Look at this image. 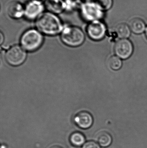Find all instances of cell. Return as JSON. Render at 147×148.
I'll return each mask as SVG.
<instances>
[{"instance_id": "cb8c5ba5", "label": "cell", "mask_w": 147, "mask_h": 148, "mask_svg": "<svg viewBox=\"0 0 147 148\" xmlns=\"http://www.w3.org/2000/svg\"><path fill=\"white\" fill-rule=\"evenodd\" d=\"M145 31H146V36L147 38V26L146 28V30H145Z\"/></svg>"}, {"instance_id": "d6986e66", "label": "cell", "mask_w": 147, "mask_h": 148, "mask_svg": "<svg viewBox=\"0 0 147 148\" xmlns=\"http://www.w3.org/2000/svg\"><path fill=\"white\" fill-rule=\"evenodd\" d=\"M83 148H101V147L100 145L97 143L90 141L85 143L83 146Z\"/></svg>"}, {"instance_id": "8992f818", "label": "cell", "mask_w": 147, "mask_h": 148, "mask_svg": "<svg viewBox=\"0 0 147 148\" xmlns=\"http://www.w3.org/2000/svg\"><path fill=\"white\" fill-rule=\"evenodd\" d=\"M45 7L43 2L37 0L28 1L25 5V15L26 19L29 21L37 20L44 13Z\"/></svg>"}, {"instance_id": "5bb4252c", "label": "cell", "mask_w": 147, "mask_h": 148, "mask_svg": "<svg viewBox=\"0 0 147 148\" xmlns=\"http://www.w3.org/2000/svg\"><path fill=\"white\" fill-rule=\"evenodd\" d=\"M131 31L129 26L126 23H120L115 28V32L117 36L122 39L128 38L131 34Z\"/></svg>"}, {"instance_id": "6da1fadb", "label": "cell", "mask_w": 147, "mask_h": 148, "mask_svg": "<svg viewBox=\"0 0 147 148\" xmlns=\"http://www.w3.org/2000/svg\"><path fill=\"white\" fill-rule=\"evenodd\" d=\"M35 26L41 34L48 36H55L61 33L64 29L63 23L57 14L44 12L35 21Z\"/></svg>"}, {"instance_id": "e0dca14e", "label": "cell", "mask_w": 147, "mask_h": 148, "mask_svg": "<svg viewBox=\"0 0 147 148\" xmlns=\"http://www.w3.org/2000/svg\"><path fill=\"white\" fill-rule=\"evenodd\" d=\"M66 10L68 11H73L80 9L82 3L79 0H65Z\"/></svg>"}, {"instance_id": "44dd1931", "label": "cell", "mask_w": 147, "mask_h": 148, "mask_svg": "<svg viewBox=\"0 0 147 148\" xmlns=\"http://www.w3.org/2000/svg\"><path fill=\"white\" fill-rule=\"evenodd\" d=\"M50 148H62L60 147H58V146H54V147H51Z\"/></svg>"}, {"instance_id": "4fadbf2b", "label": "cell", "mask_w": 147, "mask_h": 148, "mask_svg": "<svg viewBox=\"0 0 147 148\" xmlns=\"http://www.w3.org/2000/svg\"><path fill=\"white\" fill-rule=\"evenodd\" d=\"M96 140L100 146L103 147H107L112 143V138L108 133L102 131L97 136Z\"/></svg>"}, {"instance_id": "603a6c76", "label": "cell", "mask_w": 147, "mask_h": 148, "mask_svg": "<svg viewBox=\"0 0 147 148\" xmlns=\"http://www.w3.org/2000/svg\"><path fill=\"white\" fill-rule=\"evenodd\" d=\"M27 1H31V0H27ZM37 1H42L43 2L45 1V0H37Z\"/></svg>"}, {"instance_id": "7c38bea8", "label": "cell", "mask_w": 147, "mask_h": 148, "mask_svg": "<svg viewBox=\"0 0 147 148\" xmlns=\"http://www.w3.org/2000/svg\"><path fill=\"white\" fill-rule=\"evenodd\" d=\"M129 26L131 31L137 34L143 33L146 28L145 22L142 19L138 18H133L131 20Z\"/></svg>"}, {"instance_id": "5b68a950", "label": "cell", "mask_w": 147, "mask_h": 148, "mask_svg": "<svg viewBox=\"0 0 147 148\" xmlns=\"http://www.w3.org/2000/svg\"><path fill=\"white\" fill-rule=\"evenodd\" d=\"M26 53L25 49L18 45H14L10 47L5 54L6 61L12 66H19L25 62Z\"/></svg>"}, {"instance_id": "52a82bcc", "label": "cell", "mask_w": 147, "mask_h": 148, "mask_svg": "<svg viewBox=\"0 0 147 148\" xmlns=\"http://www.w3.org/2000/svg\"><path fill=\"white\" fill-rule=\"evenodd\" d=\"M107 30L105 23L100 20L89 23L86 29L88 36L95 41L102 40L106 35Z\"/></svg>"}, {"instance_id": "9a60e30c", "label": "cell", "mask_w": 147, "mask_h": 148, "mask_svg": "<svg viewBox=\"0 0 147 148\" xmlns=\"http://www.w3.org/2000/svg\"><path fill=\"white\" fill-rule=\"evenodd\" d=\"M70 140L71 143L74 146L79 147L84 145L85 139L83 135L79 132H75L70 136Z\"/></svg>"}, {"instance_id": "ba28073f", "label": "cell", "mask_w": 147, "mask_h": 148, "mask_svg": "<svg viewBox=\"0 0 147 148\" xmlns=\"http://www.w3.org/2000/svg\"><path fill=\"white\" fill-rule=\"evenodd\" d=\"M114 52L119 58L123 60L128 59L133 52V43L128 39H121L115 45Z\"/></svg>"}, {"instance_id": "2e32d148", "label": "cell", "mask_w": 147, "mask_h": 148, "mask_svg": "<svg viewBox=\"0 0 147 148\" xmlns=\"http://www.w3.org/2000/svg\"><path fill=\"white\" fill-rule=\"evenodd\" d=\"M108 65L111 69L119 70L122 66V62L118 56H112L109 59Z\"/></svg>"}, {"instance_id": "7a4b0ae2", "label": "cell", "mask_w": 147, "mask_h": 148, "mask_svg": "<svg viewBox=\"0 0 147 148\" xmlns=\"http://www.w3.org/2000/svg\"><path fill=\"white\" fill-rule=\"evenodd\" d=\"M61 39L66 45L75 47L83 43L85 35L83 30L79 27L67 26L64 27L61 32Z\"/></svg>"}, {"instance_id": "7402d4cb", "label": "cell", "mask_w": 147, "mask_h": 148, "mask_svg": "<svg viewBox=\"0 0 147 148\" xmlns=\"http://www.w3.org/2000/svg\"><path fill=\"white\" fill-rule=\"evenodd\" d=\"M84 1V2H88V1H93L94 0H83Z\"/></svg>"}, {"instance_id": "8fae6325", "label": "cell", "mask_w": 147, "mask_h": 148, "mask_svg": "<svg viewBox=\"0 0 147 148\" xmlns=\"http://www.w3.org/2000/svg\"><path fill=\"white\" fill-rule=\"evenodd\" d=\"M45 7L49 12L58 14L66 10L64 0H45Z\"/></svg>"}, {"instance_id": "30bf717a", "label": "cell", "mask_w": 147, "mask_h": 148, "mask_svg": "<svg viewBox=\"0 0 147 148\" xmlns=\"http://www.w3.org/2000/svg\"><path fill=\"white\" fill-rule=\"evenodd\" d=\"M74 121L79 127L83 129L89 128L92 126L93 118L92 115L87 111L79 112L75 116Z\"/></svg>"}, {"instance_id": "3957f363", "label": "cell", "mask_w": 147, "mask_h": 148, "mask_svg": "<svg viewBox=\"0 0 147 148\" xmlns=\"http://www.w3.org/2000/svg\"><path fill=\"white\" fill-rule=\"evenodd\" d=\"M79 10L83 20L88 22L100 21L104 16V10L94 1L84 2Z\"/></svg>"}, {"instance_id": "9c48e42d", "label": "cell", "mask_w": 147, "mask_h": 148, "mask_svg": "<svg viewBox=\"0 0 147 148\" xmlns=\"http://www.w3.org/2000/svg\"><path fill=\"white\" fill-rule=\"evenodd\" d=\"M7 13L12 19H21L25 15V6L19 1H11L7 6Z\"/></svg>"}, {"instance_id": "ac0fdd59", "label": "cell", "mask_w": 147, "mask_h": 148, "mask_svg": "<svg viewBox=\"0 0 147 148\" xmlns=\"http://www.w3.org/2000/svg\"><path fill=\"white\" fill-rule=\"evenodd\" d=\"M96 2L104 11L110 9L113 4V0H96Z\"/></svg>"}, {"instance_id": "277c9868", "label": "cell", "mask_w": 147, "mask_h": 148, "mask_svg": "<svg viewBox=\"0 0 147 148\" xmlns=\"http://www.w3.org/2000/svg\"><path fill=\"white\" fill-rule=\"evenodd\" d=\"M43 36L37 29H28L25 31L21 37L20 42L23 48L29 52L36 51L42 45Z\"/></svg>"}, {"instance_id": "ffe728a7", "label": "cell", "mask_w": 147, "mask_h": 148, "mask_svg": "<svg viewBox=\"0 0 147 148\" xmlns=\"http://www.w3.org/2000/svg\"><path fill=\"white\" fill-rule=\"evenodd\" d=\"M3 35L2 32L1 33V44H2L3 42Z\"/></svg>"}]
</instances>
